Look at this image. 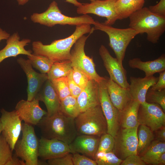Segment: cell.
Listing matches in <instances>:
<instances>
[{"label": "cell", "instance_id": "cell-1", "mask_svg": "<svg viewBox=\"0 0 165 165\" xmlns=\"http://www.w3.org/2000/svg\"><path fill=\"white\" fill-rule=\"evenodd\" d=\"M94 31L90 24H83L76 26L74 31L69 36L55 40L49 44H44L39 41H34L32 44L33 53L45 57L53 63L70 60L71 49L76 41Z\"/></svg>", "mask_w": 165, "mask_h": 165}, {"label": "cell", "instance_id": "cell-2", "mask_svg": "<svg viewBox=\"0 0 165 165\" xmlns=\"http://www.w3.org/2000/svg\"><path fill=\"white\" fill-rule=\"evenodd\" d=\"M41 137L56 139L69 145L77 135L74 119L60 112L51 116H44L37 125Z\"/></svg>", "mask_w": 165, "mask_h": 165}, {"label": "cell", "instance_id": "cell-3", "mask_svg": "<svg viewBox=\"0 0 165 165\" xmlns=\"http://www.w3.org/2000/svg\"><path fill=\"white\" fill-rule=\"evenodd\" d=\"M129 17V27L139 34L145 33L148 41L153 44L158 42L165 31V17L152 13L148 8L143 7Z\"/></svg>", "mask_w": 165, "mask_h": 165}, {"label": "cell", "instance_id": "cell-4", "mask_svg": "<svg viewBox=\"0 0 165 165\" xmlns=\"http://www.w3.org/2000/svg\"><path fill=\"white\" fill-rule=\"evenodd\" d=\"M30 19L35 23L50 27L57 24L76 26L83 24L94 25L95 23L93 18L87 14L75 17L64 15L55 1L50 4L47 9L44 12L32 13L30 16Z\"/></svg>", "mask_w": 165, "mask_h": 165}, {"label": "cell", "instance_id": "cell-5", "mask_svg": "<svg viewBox=\"0 0 165 165\" xmlns=\"http://www.w3.org/2000/svg\"><path fill=\"white\" fill-rule=\"evenodd\" d=\"M74 121L77 135L100 137L107 133V123L100 105L80 112Z\"/></svg>", "mask_w": 165, "mask_h": 165}, {"label": "cell", "instance_id": "cell-6", "mask_svg": "<svg viewBox=\"0 0 165 165\" xmlns=\"http://www.w3.org/2000/svg\"><path fill=\"white\" fill-rule=\"evenodd\" d=\"M94 25V30L102 31L108 35L109 46L114 52L116 58L123 65L127 47L132 40L139 34V32L130 27L123 29L115 28L98 21H95Z\"/></svg>", "mask_w": 165, "mask_h": 165}, {"label": "cell", "instance_id": "cell-7", "mask_svg": "<svg viewBox=\"0 0 165 165\" xmlns=\"http://www.w3.org/2000/svg\"><path fill=\"white\" fill-rule=\"evenodd\" d=\"M22 137L15 144V155L24 161L25 165H39L38 160L39 139L33 126L22 124Z\"/></svg>", "mask_w": 165, "mask_h": 165}, {"label": "cell", "instance_id": "cell-8", "mask_svg": "<svg viewBox=\"0 0 165 165\" xmlns=\"http://www.w3.org/2000/svg\"><path fill=\"white\" fill-rule=\"evenodd\" d=\"M89 36L83 35L76 41L73 49L71 51L70 60L73 68L78 69L90 80L99 83L105 79V77L98 74L93 58L86 55L84 51L86 42Z\"/></svg>", "mask_w": 165, "mask_h": 165}, {"label": "cell", "instance_id": "cell-9", "mask_svg": "<svg viewBox=\"0 0 165 165\" xmlns=\"http://www.w3.org/2000/svg\"><path fill=\"white\" fill-rule=\"evenodd\" d=\"M106 81L105 77V79L98 83L99 99L107 123V133L115 138L119 130L120 112L110 100Z\"/></svg>", "mask_w": 165, "mask_h": 165}, {"label": "cell", "instance_id": "cell-10", "mask_svg": "<svg viewBox=\"0 0 165 165\" xmlns=\"http://www.w3.org/2000/svg\"><path fill=\"white\" fill-rule=\"evenodd\" d=\"M138 126L123 128L118 130L114 138L115 144L112 152L122 160L130 155L137 154Z\"/></svg>", "mask_w": 165, "mask_h": 165}, {"label": "cell", "instance_id": "cell-11", "mask_svg": "<svg viewBox=\"0 0 165 165\" xmlns=\"http://www.w3.org/2000/svg\"><path fill=\"white\" fill-rule=\"evenodd\" d=\"M117 0H96L90 3H82L77 7L76 12L79 14H92L105 17L106 20L104 23L112 25L118 20L115 8Z\"/></svg>", "mask_w": 165, "mask_h": 165}, {"label": "cell", "instance_id": "cell-12", "mask_svg": "<svg viewBox=\"0 0 165 165\" xmlns=\"http://www.w3.org/2000/svg\"><path fill=\"white\" fill-rule=\"evenodd\" d=\"M138 120L139 125H145L152 131H156L165 126V114L159 105L146 101L140 105Z\"/></svg>", "mask_w": 165, "mask_h": 165}, {"label": "cell", "instance_id": "cell-13", "mask_svg": "<svg viewBox=\"0 0 165 165\" xmlns=\"http://www.w3.org/2000/svg\"><path fill=\"white\" fill-rule=\"evenodd\" d=\"M0 112L2 127V134L13 151L22 131V120L15 110L9 112L2 108Z\"/></svg>", "mask_w": 165, "mask_h": 165}, {"label": "cell", "instance_id": "cell-14", "mask_svg": "<svg viewBox=\"0 0 165 165\" xmlns=\"http://www.w3.org/2000/svg\"><path fill=\"white\" fill-rule=\"evenodd\" d=\"M99 53L110 78L121 87L128 90L129 84L127 81V72L116 58L112 57L103 45L100 46Z\"/></svg>", "mask_w": 165, "mask_h": 165}, {"label": "cell", "instance_id": "cell-15", "mask_svg": "<svg viewBox=\"0 0 165 165\" xmlns=\"http://www.w3.org/2000/svg\"><path fill=\"white\" fill-rule=\"evenodd\" d=\"M39 101L35 98L31 101L21 100L16 104L15 110L21 120L32 125H37L47 115V112L40 107Z\"/></svg>", "mask_w": 165, "mask_h": 165}, {"label": "cell", "instance_id": "cell-16", "mask_svg": "<svg viewBox=\"0 0 165 165\" xmlns=\"http://www.w3.org/2000/svg\"><path fill=\"white\" fill-rule=\"evenodd\" d=\"M17 61L26 75L28 83L27 100L31 101L36 96L44 82L48 79L47 75L36 72L28 59L20 57Z\"/></svg>", "mask_w": 165, "mask_h": 165}, {"label": "cell", "instance_id": "cell-17", "mask_svg": "<svg viewBox=\"0 0 165 165\" xmlns=\"http://www.w3.org/2000/svg\"><path fill=\"white\" fill-rule=\"evenodd\" d=\"M100 137L86 134H78L69 144L70 153H78L94 160L97 152Z\"/></svg>", "mask_w": 165, "mask_h": 165}, {"label": "cell", "instance_id": "cell-18", "mask_svg": "<svg viewBox=\"0 0 165 165\" xmlns=\"http://www.w3.org/2000/svg\"><path fill=\"white\" fill-rule=\"evenodd\" d=\"M69 152V145L63 141L42 137L39 139L38 157L43 160L61 156Z\"/></svg>", "mask_w": 165, "mask_h": 165}, {"label": "cell", "instance_id": "cell-19", "mask_svg": "<svg viewBox=\"0 0 165 165\" xmlns=\"http://www.w3.org/2000/svg\"><path fill=\"white\" fill-rule=\"evenodd\" d=\"M6 40V46L0 50V63L9 57H16L20 54L28 56L32 54L31 50L25 49V47L31 42L30 39L24 38L20 40L19 33L16 32Z\"/></svg>", "mask_w": 165, "mask_h": 165}, {"label": "cell", "instance_id": "cell-20", "mask_svg": "<svg viewBox=\"0 0 165 165\" xmlns=\"http://www.w3.org/2000/svg\"><path fill=\"white\" fill-rule=\"evenodd\" d=\"M35 98L44 103L47 110V116H51L60 111L61 101L51 82L48 79Z\"/></svg>", "mask_w": 165, "mask_h": 165}, {"label": "cell", "instance_id": "cell-21", "mask_svg": "<svg viewBox=\"0 0 165 165\" xmlns=\"http://www.w3.org/2000/svg\"><path fill=\"white\" fill-rule=\"evenodd\" d=\"M158 77L153 75L144 78L131 76L128 90L132 100L140 104L146 102L145 97L148 90L155 84Z\"/></svg>", "mask_w": 165, "mask_h": 165}, {"label": "cell", "instance_id": "cell-22", "mask_svg": "<svg viewBox=\"0 0 165 165\" xmlns=\"http://www.w3.org/2000/svg\"><path fill=\"white\" fill-rule=\"evenodd\" d=\"M106 86L112 103L120 112L133 100L129 90L121 87L109 78L105 77Z\"/></svg>", "mask_w": 165, "mask_h": 165}, {"label": "cell", "instance_id": "cell-23", "mask_svg": "<svg viewBox=\"0 0 165 165\" xmlns=\"http://www.w3.org/2000/svg\"><path fill=\"white\" fill-rule=\"evenodd\" d=\"M77 100L80 112L100 105L98 83L90 80Z\"/></svg>", "mask_w": 165, "mask_h": 165}, {"label": "cell", "instance_id": "cell-24", "mask_svg": "<svg viewBox=\"0 0 165 165\" xmlns=\"http://www.w3.org/2000/svg\"><path fill=\"white\" fill-rule=\"evenodd\" d=\"M128 64L131 68L143 71L145 76L149 77L165 70V55L163 54L155 60L146 61H143L139 58H135L130 59Z\"/></svg>", "mask_w": 165, "mask_h": 165}, {"label": "cell", "instance_id": "cell-25", "mask_svg": "<svg viewBox=\"0 0 165 165\" xmlns=\"http://www.w3.org/2000/svg\"><path fill=\"white\" fill-rule=\"evenodd\" d=\"M140 104L132 100L120 113L119 121L123 128H133L139 125L138 113Z\"/></svg>", "mask_w": 165, "mask_h": 165}, {"label": "cell", "instance_id": "cell-26", "mask_svg": "<svg viewBox=\"0 0 165 165\" xmlns=\"http://www.w3.org/2000/svg\"><path fill=\"white\" fill-rule=\"evenodd\" d=\"M144 3L133 0H117L115 8L118 20L129 17L134 12L142 8Z\"/></svg>", "mask_w": 165, "mask_h": 165}, {"label": "cell", "instance_id": "cell-27", "mask_svg": "<svg viewBox=\"0 0 165 165\" xmlns=\"http://www.w3.org/2000/svg\"><path fill=\"white\" fill-rule=\"evenodd\" d=\"M137 130L138 145L137 154L142 155L148 148L154 139L152 131L148 127L140 125Z\"/></svg>", "mask_w": 165, "mask_h": 165}, {"label": "cell", "instance_id": "cell-28", "mask_svg": "<svg viewBox=\"0 0 165 165\" xmlns=\"http://www.w3.org/2000/svg\"><path fill=\"white\" fill-rule=\"evenodd\" d=\"M70 60L54 62L47 74L50 81L61 77H67L72 70Z\"/></svg>", "mask_w": 165, "mask_h": 165}, {"label": "cell", "instance_id": "cell-29", "mask_svg": "<svg viewBox=\"0 0 165 165\" xmlns=\"http://www.w3.org/2000/svg\"><path fill=\"white\" fill-rule=\"evenodd\" d=\"M60 112L75 119L80 112L77 98L70 95L61 101Z\"/></svg>", "mask_w": 165, "mask_h": 165}, {"label": "cell", "instance_id": "cell-30", "mask_svg": "<svg viewBox=\"0 0 165 165\" xmlns=\"http://www.w3.org/2000/svg\"><path fill=\"white\" fill-rule=\"evenodd\" d=\"M165 152V142L157 140L153 141L146 151L141 155V159L146 163Z\"/></svg>", "mask_w": 165, "mask_h": 165}, {"label": "cell", "instance_id": "cell-31", "mask_svg": "<svg viewBox=\"0 0 165 165\" xmlns=\"http://www.w3.org/2000/svg\"><path fill=\"white\" fill-rule=\"evenodd\" d=\"M32 66L38 70L40 73L47 74L54 63L49 58L33 53L27 56Z\"/></svg>", "mask_w": 165, "mask_h": 165}, {"label": "cell", "instance_id": "cell-32", "mask_svg": "<svg viewBox=\"0 0 165 165\" xmlns=\"http://www.w3.org/2000/svg\"><path fill=\"white\" fill-rule=\"evenodd\" d=\"M94 160L98 165H119L123 161L113 152H97Z\"/></svg>", "mask_w": 165, "mask_h": 165}, {"label": "cell", "instance_id": "cell-33", "mask_svg": "<svg viewBox=\"0 0 165 165\" xmlns=\"http://www.w3.org/2000/svg\"><path fill=\"white\" fill-rule=\"evenodd\" d=\"M50 81L61 101L70 95L67 76L57 78Z\"/></svg>", "mask_w": 165, "mask_h": 165}, {"label": "cell", "instance_id": "cell-34", "mask_svg": "<svg viewBox=\"0 0 165 165\" xmlns=\"http://www.w3.org/2000/svg\"><path fill=\"white\" fill-rule=\"evenodd\" d=\"M145 100L147 102L159 105L165 112V89L158 91L153 90L150 87L147 92Z\"/></svg>", "mask_w": 165, "mask_h": 165}, {"label": "cell", "instance_id": "cell-35", "mask_svg": "<svg viewBox=\"0 0 165 165\" xmlns=\"http://www.w3.org/2000/svg\"><path fill=\"white\" fill-rule=\"evenodd\" d=\"M13 151L2 134L0 136V165H6L13 156Z\"/></svg>", "mask_w": 165, "mask_h": 165}, {"label": "cell", "instance_id": "cell-36", "mask_svg": "<svg viewBox=\"0 0 165 165\" xmlns=\"http://www.w3.org/2000/svg\"><path fill=\"white\" fill-rule=\"evenodd\" d=\"M115 144V139L108 133L102 135L100 137L97 152H112Z\"/></svg>", "mask_w": 165, "mask_h": 165}, {"label": "cell", "instance_id": "cell-37", "mask_svg": "<svg viewBox=\"0 0 165 165\" xmlns=\"http://www.w3.org/2000/svg\"><path fill=\"white\" fill-rule=\"evenodd\" d=\"M72 76L75 82L82 90L85 88L90 80L86 75L75 68H73Z\"/></svg>", "mask_w": 165, "mask_h": 165}, {"label": "cell", "instance_id": "cell-38", "mask_svg": "<svg viewBox=\"0 0 165 165\" xmlns=\"http://www.w3.org/2000/svg\"><path fill=\"white\" fill-rule=\"evenodd\" d=\"M72 153L69 152L65 155L47 160L49 165H73Z\"/></svg>", "mask_w": 165, "mask_h": 165}, {"label": "cell", "instance_id": "cell-39", "mask_svg": "<svg viewBox=\"0 0 165 165\" xmlns=\"http://www.w3.org/2000/svg\"><path fill=\"white\" fill-rule=\"evenodd\" d=\"M73 165H97L96 161L85 156L78 153L72 154Z\"/></svg>", "mask_w": 165, "mask_h": 165}, {"label": "cell", "instance_id": "cell-40", "mask_svg": "<svg viewBox=\"0 0 165 165\" xmlns=\"http://www.w3.org/2000/svg\"><path fill=\"white\" fill-rule=\"evenodd\" d=\"M67 78L70 95L77 98L82 90L73 80L72 76V71L67 76Z\"/></svg>", "mask_w": 165, "mask_h": 165}, {"label": "cell", "instance_id": "cell-41", "mask_svg": "<svg viewBox=\"0 0 165 165\" xmlns=\"http://www.w3.org/2000/svg\"><path fill=\"white\" fill-rule=\"evenodd\" d=\"M146 164L138 154L130 155L122 161L121 165H145Z\"/></svg>", "mask_w": 165, "mask_h": 165}, {"label": "cell", "instance_id": "cell-42", "mask_svg": "<svg viewBox=\"0 0 165 165\" xmlns=\"http://www.w3.org/2000/svg\"><path fill=\"white\" fill-rule=\"evenodd\" d=\"M152 13L162 17H165V0H160L156 5L148 7Z\"/></svg>", "mask_w": 165, "mask_h": 165}, {"label": "cell", "instance_id": "cell-43", "mask_svg": "<svg viewBox=\"0 0 165 165\" xmlns=\"http://www.w3.org/2000/svg\"><path fill=\"white\" fill-rule=\"evenodd\" d=\"M159 73V76L158 81L151 87L154 90L160 91L165 89V70Z\"/></svg>", "mask_w": 165, "mask_h": 165}, {"label": "cell", "instance_id": "cell-44", "mask_svg": "<svg viewBox=\"0 0 165 165\" xmlns=\"http://www.w3.org/2000/svg\"><path fill=\"white\" fill-rule=\"evenodd\" d=\"M148 164L153 165H164L165 164V152L160 154L150 161Z\"/></svg>", "mask_w": 165, "mask_h": 165}, {"label": "cell", "instance_id": "cell-45", "mask_svg": "<svg viewBox=\"0 0 165 165\" xmlns=\"http://www.w3.org/2000/svg\"><path fill=\"white\" fill-rule=\"evenodd\" d=\"M6 165H25L24 161L14 154L12 158L6 164Z\"/></svg>", "mask_w": 165, "mask_h": 165}, {"label": "cell", "instance_id": "cell-46", "mask_svg": "<svg viewBox=\"0 0 165 165\" xmlns=\"http://www.w3.org/2000/svg\"><path fill=\"white\" fill-rule=\"evenodd\" d=\"M157 133V140L163 142L165 141V127H163L159 129Z\"/></svg>", "mask_w": 165, "mask_h": 165}, {"label": "cell", "instance_id": "cell-47", "mask_svg": "<svg viewBox=\"0 0 165 165\" xmlns=\"http://www.w3.org/2000/svg\"><path fill=\"white\" fill-rule=\"evenodd\" d=\"M10 35L9 33L0 28V42L3 40H7Z\"/></svg>", "mask_w": 165, "mask_h": 165}, {"label": "cell", "instance_id": "cell-48", "mask_svg": "<svg viewBox=\"0 0 165 165\" xmlns=\"http://www.w3.org/2000/svg\"><path fill=\"white\" fill-rule=\"evenodd\" d=\"M65 1L67 2L72 4L74 6L77 7L81 6L82 3L78 2L77 0H65Z\"/></svg>", "mask_w": 165, "mask_h": 165}, {"label": "cell", "instance_id": "cell-49", "mask_svg": "<svg viewBox=\"0 0 165 165\" xmlns=\"http://www.w3.org/2000/svg\"><path fill=\"white\" fill-rule=\"evenodd\" d=\"M29 0H16L19 5L23 6L29 1Z\"/></svg>", "mask_w": 165, "mask_h": 165}, {"label": "cell", "instance_id": "cell-50", "mask_svg": "<svg viewBox=\"0 0 165 165\" xmlns=\"http://www.w3.org/2000/svg\"><path fill=\"white\" fill-rule=\"evenodd\" d=\"M2 127L1 121L0 119V136L1 135V134L2 133Z\"/></svg>", "mask_w": 165, "mask_h": 165}, {"label": "cell", "instance_id": "cell-51", "mask_svg": "<svg viewBox=\"0 0 165 165\" xmlns=\"http://www.w3.org/2000/svg\"><path fill=\"white\" fill-rule=\"evenodd\" d=\"M135 1L139 2H145V0H133Z\"/></svg>", "mask_w": 165, "mask_h": 165}, {"label": "cell", "instance_id": "cell-52", "mask_svg": "<svg viewBox=\"0 0 165 165\" xmlns=\"http://www.w3.org/2000/svg\"><path fill=\"white\" fill-rule=\"evenodd\" d=\"M90 1L91 2H93V1H95L96 0H88Z\"/></svg>", "mask_w": 165, "mask_h": 165}]
</instances>
